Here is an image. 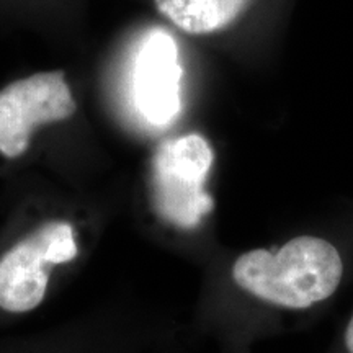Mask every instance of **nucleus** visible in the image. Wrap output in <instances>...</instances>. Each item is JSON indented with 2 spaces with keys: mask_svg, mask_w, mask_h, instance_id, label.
<instances>
[{
  "mask_svg": "<svg viewBox=\"0 0 353 353\" xmlns=\"http://www.w3.org/2000/svg\"><path fill=\"white\" fill-rule=\"evenodd\" d=\"M249 348H229V353H250Z\"/></svg>",
  "mask_w": 353,
  "mask_h": 353,
  "instance_id": "6e6552de",
  "label": "nucleus"
},
{
  "mask_svg": "<svg viewBox=\"0 0 353 353\" xmlns=\"http://www.w3.org/2000/svg\"><path fill=\"white\" fill-rule=\"evenodd\" d=\"M345 259L327 237L301 234L275 249L237 255L229 268L234 299L218 327L229 348H249L304 325L339 293Z\"/></svg>",
  "mask_w": 353,
  "mask_h": 353,
  "instance_id": "f257e3e1",
  "label": "nucleus"
},
{
  "mask_svg": "<svg viewBox=\"0 0 353 353\" xmlns=\"http://www.w3.org/2000/svg\"><path fill=\"white\" fill-rule=\"evenodd\" d=\"M79 255L76 232L65 221H50L0 257V309L23 314L46 296L50 267Z\"/></svg>",
  "mask_w": 353,
  "mask_h": 353,
  "instance_id": "7ed1b4c3",
  "label": "nucleus"
},
{
  "mask_svg": "<svg viewBox=\"0 0 353 353\" xmlns=\"http://www.w3.org/2000/svg\"><path fill=\"white\" fill-rule=\"evenodd\" d=\"M327 353H353V311Z\"/></svg>",
  "mask_w": 353,
  "mask_h": 353,
  "instance_id": "0eeeda50",
  "label": "nucleus"
},
{
  "mask_svg": "<svg viewBox=\"0 0 353 353\" xmlns=\"http://www.w3.org/2000/svg\"><path fill=\"white\" fill-rule=\"evenodd\" d=\"M76 110L63 70L8 83L0 90V152L7 159L23 156L38 126L69 120Z\"/></svg>",
  "mask_w": 353,
  "mask_h": 353,
  "instance_id": "20e7f679",
  "label": "nucleus"
},
{
  "mask_svg": "<svg viewBox=\"0 0 353 353\" xmlns=\"http://www.w3.org/2000/svg\"><path fill=\"white\" fill-rule=\"evenodd\" d=\"M157 10L192 34L219 32L245 10L250 0H154Z\"/></svg>",
  "mask_w": 353,
  "mask_h": 353,
  "instance_id": "423d86ee",
  "label": "nucleus"
},
{
  "mask_svg": "<svg viewBox=\"0 0 353 353\" xmlns=\"http://www.w3.org/2000/svg\"><path fill=\"white\" fill-rule=\"evenodd\" d=\"M183 69L179 46L165 30L145 34L132 64V101L149 125H170L182 110Z\"/></svg>",
  "mask_w": 353,
  "mask_h": 353,
  "instance_id": "39448f33",
  "label": "nucleus"
},
{
  "mask_svg": "<svg viewBox=\"0 0 353 353\" xmlns=\"http://www.w3.org/2000/svg\"><path fill=\"white\" fill-rule=\"evenodd\" d=\"M213 161L210 143L195 132L159 145L151 174V203L159 219L182 231L201 226L214 210L205 188Z\"/></svg>",
  "mask_w": 353,
  "mask_h": 353,
  "instance_id": "f03ea898",
  "label": "nucleus"
}]
</instances>
